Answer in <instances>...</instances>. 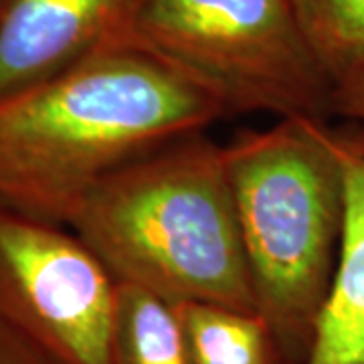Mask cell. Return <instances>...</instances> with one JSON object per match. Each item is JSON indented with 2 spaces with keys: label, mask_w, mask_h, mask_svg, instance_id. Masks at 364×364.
Wrapping results in <instances>:
<instances>
[{
  "label": "cell",
  "mask_w": 364,
  "mask_h": 364,
  "mask_svg": "<svg viewBox=\"0 0 364 364\" xmlns=\"http://www.w3.org/2000/svg\"><path fill=\"white\" fill-rule=\"evenodd\" d=\"M186 364H287L269 324L253 310L221 304H172Z\"/></svg>",
  "instance_id": "8"
},
{
  "label": "cell",
  "mask_w": 364,
  "mask_h": 364,
  "mask_svg": "<svg viewBox=\"0 0 364 364\" xmlns=\"http://www.w3.org/2000/svg\"><path fill=\"white\" fill-rule=\"evenodd\" d=\"M255 312L306 364L338 263L346 193L330 124L282 117L225 144Z\"/></svg>",
  "instance_id": "3"
},
{
  "label": "cell",
  "mask_w": 364,
  "mask_h": 364,
  "mask_svg": "<svg viewBox=\"0 0 364 364\" xmlns=\"http://www.w3.org/2000/svg\"><path fill=\"white\" fill-rule=\"evenodd\" d=\"M344 174L338 263L306 364H364V124L330 126Z\"/></svg>",
  "instance_id": "7"
},
{
  "label": "cell",
  "mask_w": 364,
  "mask_h": 364,
  "mask_svg": "<svg viewBox=\"0 0 364 364\" xmlns=\"http://www.w3.org/2000/svg\"><path fill=\"white\" fill-rule=\"evenodd\" d=\"M316 59L334 81L364 65V0H294Z\"/></svg>",
  "instance_id": "10"
},
{
  "label": "cell",
  "mask_w": 364,
  "mask_h": 364,
  "mask_svg": "<svg viewBox=\"0 0 364 364\" xmlns=\"http://www.w3.org/2000/svg\"><path fill=\"white\" fill-rule=\"evenodd\" d=\"M2 2H4V0H0V9H2Z\"/></svg>",
  "instance_id": "13"
},
{
  "label": "cell",
  "mask_w": 364,
  "mask_h": 364,
  "mask_svg": "<svg viewBox=\"0 0 364 364\" xmlns=\"http://www.w3.org/2000/svg\"><path fill=\"white\" fill-rule=\"evenodd\" d=\"M0 364H65L13 326L0 322Z\"/></svg>",
  "instance_id": "12"
},
{
  "label": "cell",
  "mask_w": 364,
  "mask_h": 364,
  "mask_svg": "<svg viewBox=\"0 0 364 364\" xmlns=\"http://www.w3.org/2000/svg\"><path fill=\"white\" fill-rule=\"evenodd\" d=\"M223 105L136 45H119L0 97V203L63 225L91 188L205 132Z\"/></svg>",
  "instance_id": "1"
},
{
  "label": "cell",
  "mask_w": 364,
  "mask_h": 364,
  "mask_svg": "<svg viewBox=\"0 0 364 364\" xmlns=\"http://www.w3.org/2000/svg\"><path fill=\"white\" fill-rule=\"evenodd\" d=\"M67 227L117 284L255 312L225 146L188 134L97 182Z\"/></svg>",
  "instance_id": "2"
},
{
  "label": "cell",
  "mask_w": 364,
  "mask_h": 364,
  "mask_svg": "<svg viewBox=\"0 0 364 364\" xmlns=\"http://www.w3.org/2000/svg\"><path fill=\"white\" fill-rule=\"evenodd\" d=\"M330 114L344 117L346 122L364 124V65L354 67L334 81Z\"/></svg>",
  "instance_id": "11"
},
{
  "label": "cell",
  "mask_w": 364,
  "mask_h": 364,
  "mask_svg": "<svg viewBox=\"0 0 364 364\" xmlns=\"http://www.w3.org/2000/svg\"><path fill=\"white\" fill-rule=\"evenodd\" d=\"M130 45L191 79L227 116H330L332 81L294 0H150Z\"/></svg>",
  "instance_id": "4"
},
{
  "label": "cell",
  "mask_w": 364,
  "mask_h": 364,
  "mask_svg": "<svg viewBox=\"0 0 364 364\" xmlns=\"http://www.w3.org/2000/svg\"><path fill=\"white\" fill-rule=\"evenodd\" d=\"M112 358L114 364H186L172 304L117 284Z\"/></svg>",
  "instance_id": "9"
},
{
  "label": "cell",
  "mask_w": 364,
  "mask_h": 364,
  "mask_svg": "<svg viewBox=\"0 0 364 364\" xmlns=\"http://www.w3.org/2000/svg\"><path fill=\"white\" fill-rule=\"evenodd\" d=\"M117 282L69 227L0 203V322L65 364H114Z\"/></svg>",
  "instance_id": "5"
},
{
  "label": "cell",
  "mask_w": 364,
  "mask_h": 364,
  "mask_svg": "<svg viewBox=\"0 0 364 364\" xmlns=\"http://www.w3.org/2000/svg\"><path fill=\"white\" fill-rule=\"evenodd\" d=\"M150 0H4L0 97L51 79L97 53L130 45Z\"/></svg>",
  "instance_id": "6"
}]
</instances>
